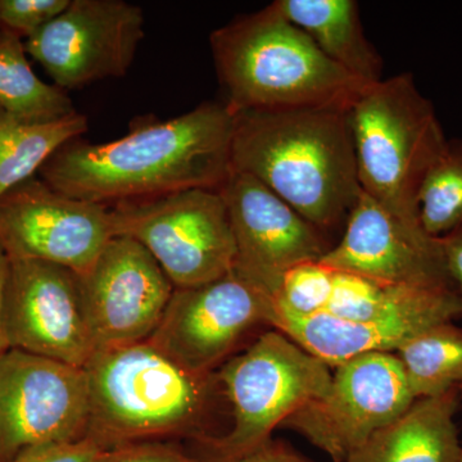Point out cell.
Masks as SVG:
<instances>
[{"mask_svg": "<svg viewBox=\"0 0 462 462\" xmlns=\"http://www.w3.org/2000/svg\"><path fill=\"white\" fill-rule=\"evenodd\" d=\"M236 462H310L305 457L294 452L293 449L288 448V446L282 443L269 442L264 443L256 451L245 455V457L239 458Z\"/></svg>", "mask_w": 462, "mask_h": 462, "instance_id": "cell-30", "label": "cell"}, {"mask_svg": "<svg viewBox=\"0 0 462 462\" xmlns=\"http://www.w3.org/2000/svg\"><path fill=\"white\" fill-rule=\"evenodd\" d=\"M320 261L340 272L401 287H454L440 239L364 191L346 218L342 239Z\"/></svg>", "mask_w": 462, "mask_h": 462, "instance_id": "cell-16", "label": "cell"}, {"mask_svg": "<svg viewBox=\"0 0 462 462\" xmlns=\"http://www.w3.org/2000/svg\"><path fill=\"white\" fill-rule=\"evenodd\" d=\"M103 451L105 448L88 436L74 442L32 447L8 462H96Z\"/></svg>", "mask_w": 462, "mask_h": 462, "instance_id": "cell-27", "label": "cell"}, {"mask_svg": "<svg viewBox=\"0 0 462 462\" xmlns=\"http://www.w3.org/2000/svg\"><path fill=\"white\" fill-rule=\"evenodd\" d=\"M330 366L279 330L267 331L220 373L233 410V428L215 443L236 462L269 442L279 425L316 398L331 382Z\"/></svg>", "mask_w": 462, "mask_h": 462, "instance_id": "cell-6", "label": "cell"}, {"mask_svg": "<svg viewBox=\"0 0 462 462\" xmlns=\"http://www.w3.org/2000/svg\"><path fill=\"white\" fill-rule=\"evenodd\" d=\"M0 107L26 123H51L78 112L65 90L32 71L25 42L5 32H0Z\"/></svg>", "mask_w": 462, "mask_h": 462, "instance_id": "cell-21", "label": "cell"}, {"mask_svg": "<svg viewBox=\"0 0 462 462\" xmlns=\"http://www.w3.org/2000/svg\"><path fill=\"white\" fill-rule=\"evenodd\" d=\"M273 312L272 296L234 269L199 287L175 288L147 342L188 372L208 375L247 331L270 325Z\"/></svg>", "mask_w": 462, "mask_h": 462, "instance_id": "cell-11", "label": "cell"}, {"mask_svg": "<svg viewBox=\"0 0 462 462\" xmlns=\"http://www.w3.org/2000/svg\"><path fill=\"white\" fill-rule=\"evenodd\" d=\"M5 322L11 348L76 367L96 352L78 275L60 264L9 258Z\"/></svg>", "mask_w": 462, "mask_h": 462, "instance_id": "cell-14", "label": "cell"}, {"mask_svg": "<svg viewBox=\"0 0 462 462\" xmlns=\"http://www.w3.org/2000/svg\"><path fill=\"white\" fill-rule=\"evenodd\" d=\"M458 388L420 398L402 416L376 431L345 462H461L455 413Z\"/></svg>", "mask_w": 462, "mask_h": 462, "instance_id": "cell-18", "label": "cell"}, {"mask_svg": "<svg viewBox=\"0 0 462 462\" xmlns=\"http://www.w3.org/2000/svg\"><path fill=\"white\" fill-rule=\"evenodd\" d=\"M419 221L440 239L462 230V141H447L428 170L418 196Z\"/></svg>", "mask_w": 462, "mask_h": 462, "instance_id": "cell-24", "label": "cell"}, {"mask_svg": "<svg viewBox=\"0 0 462 462\" xmlns=\"http://www.w3.org/2000/svg\"><path fill=\"white\" fill-rule=\"evenodd\" d=\"M84 369L88 436L105 449L184 431L205 410L208 375L188 372L151 343L96 351Z\"/></svg>", "mask_w": 462, "mask_h": 462, "instance_id": "cell-5", "label": "cell"}, {"mask_svg": "<svg viewBox=\"0 0 462 462\" xmlns=\"http://www.w3.org/2000/svg\"><path fill=\"white\" fill-rule=\"evenodd\" d=\"M115 236L136 240L175 288H193L236 269V245L220 191L188 189L112 207Z\"/></svg>", "mask_w": 462, "mask_h": 462, "instance_id": "cell-7", "label": "cell"}, {"mask_svg": "<svg viewBox=\"0 0 462 462\" xmlns=\"http://www.w3.org/2000/svg\"><path fill=\"white\" fill-rule=\"evenodd\" d=\"M396 355L416 400L442 396L462 383V329L454 321L422 331Z\"/></svg>", "mask_w": 462, "mask_h": 462, "instance_id": "cell-22", "label": "cell"}, {"mask_svg": "<svg viewBox=\"0 0 462 462\" xmlns=\"http://www.w3.org/2000/svg\"><path fill=\"white\" fill-rule=\"evenodd\" d=\"M8 273L9 257L5 254V248L0 245V356L11 349L7 334V322H5V291H7Z\"/></svg>", "mask_w": 462, "mask_h": 462, "instance_id": "cell-31", "label": "cell"}, {"mask_svg": "<svg viewBox=\"0 0 462 462\" xmlns=\"http://www.w3.org/2000/svg\"><path fill=\"white\" fill-rule=\"evenodd\" d=\"M462 318V298L454 287L436 289L419 302L367 321L327 315L297 316L273 307L270 325L329 366L367 354H396L422 331Z\"/></svg>", "mask_w": 462, "mask_h": 462, "instance_id": "cell-17", "label": "cell"}, {"mask_svg": "<svg viewBox=\"0 0 462 462\" xmlns=\"http://www.w3.org/2000/svg\"><path fill=\"white\" fill-rule=\"evenodd\" d=\"M273 5L340 69L369 85L383 80L382 58L365 35L354 0H276Z\"/></svg>", "mask_w": 462, "mask_h": 462, "instance_id": "cell-19", "label": "cell"}, {"mask_svg": "<svg viewBox=\"0 0 462 462\" xmlns=\"http://www.w3.org/2000/svg\"><path fill=\"white\" fill-rule=\"evenodd\" d=\"M233 133L226 105L206 102L170 120L135 121L116 141L75 139L39 173L58 193L106 206L197 188L218 190L233 170Z\"/></svg>", "mask_w": 462, "mask_h": 462, "instance_id": "cell-1", "label": "cell"}, {"mask_svg": "<svg viewBox=\"0 0 462 462\" xmlns=\"http://www.w3.org/2000/svg\"><path fill=\"white\" fill-rule=\"evenodd\" d=\"M447 273L462 298V230L440 238Z\"/></svg>", "mask_w": 462, "mask_h": 462, "instance_id": "cell-29", "label": "cell"}, {"mask_svg": "<svg viewBox=\"0 0 462 462\" xmlns=\"http://www.w3.org/2000/svg\"><path fill=\"white\" fill-rule=\"evenodd\" d=\"M415 401L396 354L361 355L336 366L324 396L282 425L302 434L334 461L345 462Z\"/></svg>", "mask_w": 462, "mask_h": 462, "instance_id": "cell-9", "label": "cell"}, {"mask_svg": "<svg viewBox=\"0 0 462 462\" xmlns=\"http://www.w3.org/2000/svg\"><path fill=\"white\" fill-rule=\"evenodd\" d=\"M96 462H199L162 445L139 443L105 449Z\"/></svg>", "mask_w": 462, "mask_h": 462, "instance_id": "cell-28", "label": "cell"}, {"mask_svg": "<svg viewBox=\"0 0 462 462\" xmlns=\"http://www.w3.org/2000/svg\"><path fill=\"white\" fill-rule=\"evenodd\" d=\"M458 391H461V393H462V383L460 385H458Z\"/></svg>", "mask_w": 462, "mask_h": 462, "instance_id": "cell-32", "label": "cell"}, {"mask_svg": "<svg viewBox=\"0 0 462 462\" xmlns=\"http://www.w3.org/2000/svg\"><path fill=\"white\" fill-rule=\"evenodd\" d=\"M89 421L84 367L16 348L0 356V462L88 437Z\"/></svg>", "mask_w": 462, "mask_h": 462, "instance_id": "cell-8", "label": "cell"}, {"mask_svg": "<svg viewBox=\"0 0 462 462\" xmlns=\"http://www.w3.org/2000/svg\"><path fill=\"white\" fill-rule=\"evenodd\" d=\"M361 189L410 223L419 190L447 144L436 109L401 74L370 85L346 112Z\"/></svg>", "mask_w": 462, "mask_h": 462, "instance_id": "cell-4", "label": "cell"}, {"mask_svg": "<svg viewBox=\"0 0 462 462\" xmlns=\"http://www.w3.org/2000/svg\"><path fill=\"white\" fill-rule=\"evenodd\" d=\"M69 5V0H0V32L25 42Z\"/></svg>", "mask_w": 462, "mask_h": 462, "instance_id": "cell-26", "label": "cell"}, {"mask_svg": "<svg viewBox=\"0 0 462 462\" xmlns=\"http://www.w3.org/2000/svg\"><path fill=\"white\" fill-rule=\"evenodd\" d=\"M333 273L320 260L298 264L282 276L272 297L273 307L297 316L320 314L329 296Z\"/></svg>", "mask_w": 462, "mask_h": 462, "instance_id": "cell-25", "label": "cell"}, {"mask_svg": "<svg viewBox=\"0 0 462 462\" xmlns=\"http://www.w3.org/2000/svg\"><path fill=\"white\" fill-rule=\"evenodd\" d=\"M143 9L125 0H69L25 42L26 53L62 90L124 78L144 39Z\"/></svg>", "mask_w": 462, "mask_h": 462, "instance_id": "cell-10", "label": "cell"}, {"mask_svg": "<svg viewBox=\"0 0 462 462\" xmlns=\"http://www.w3.org/2000/svg\"><path fill=\"white\" fill-rule=\"evenodd\" d=\"M81 306L96 351L147 342L175 287L136 240L115 236L83 275Z\"/></svg>", "mask_w": 462, "mask_h": 462, "instance_id": "cell-13", "label": "cell"}, {"mask_svg": "<svg viewBox=\"0 0 462 462\" xmlns=\"http://www.w3.org/2000/svg\"><path fill=\"white\" fill-rule=\"evenodd\" d=\"M346 112L234 115L231 169L248 173L319 230L346 221L363 189Z\"/></svg>", "mask_w": 462, "mask_h": 462, "instance_id": "cell-2", "label": "cell"}, {"mask_svg": "<svg viewBox=\"0 0 462 462\" xmlns=\"http://www.w3.org/2000/svg\"><path fill=\"white\" fill-rule=\"evenodd\" d=\"M209 41L226 93L225 105L233 115L316 108L348 111L370 87L325 57L273 3L215 30Z\"/></svg>", "mask_w": 462, "mask_h": 462, "instance_id": "cell-3", "label": "cell"}, {"mask_svg": "<svg viewBox=\"0 0 462 462\" xmlns=\"http://www.w3.org/2000/svg\"><path fill=\"white\" fill-rule=\"evenodd\" d=\"M333 269V267H331ZM329 296L320 314L345 321L384 318L419 302L436 289L401 287L333 269Z\"/></svg>", "mask_w": 462, "mask_h": 462, "instance_id": "cell-23", "label": "cell"}, {"mask_svg": "<svg viewBox=\"0 0 462 462\" xmlns=\"http://www.w3.org/2000/svg\"><path fill=\"white\" fill-rule=\"evenodd\" d=\"M87 132V116L79 112L51 123H26L0 107V199Z\"/></svg>", "mask_w": 462, "mask_h": 462, "instance_id": "cell-20", "label": "cell"}, {"mask_svg": "<svg viewBox=\"0 0 462 462\" xmlns=\"http://www.w3.org/2000/svg\"><path fill=\"white\" fill-rule=\"evenodd\" d=\"M114 236L112 208L32 178L0 199V245L9 258L60 264L83 275Z\"/></svg>", "mask_w": 462, "mask_h": 462, "instance_id": "cell-12", "label": "cell"}, {"mask_svg": "<svg viewBox=\"0 0 462 462\" xmlns=\"http://www.w3.org/2000/svg\"><path fill=\"white\" fill-rule=\"evenodd\" d=\"M461 462H462V456H461Z\"/></svg>", "mask_w": 462, "mask_h": 462, "instance_id": "cell-33", "label": "cell"}, {"mask_svg": "<svg viewBox=\"0 0 462 462\" xmlns=\"http://www.w3.org/2000/svg\"><path fill=\"white\" fill-rule=\"evenodd\" d=\"M218 191L236 239V270L270 296L289 270L327 254L320 230L248 173L231 170Z\"/></svg>", "mask_w": 462, "mask_h": 462, "instance_id": "cell-15", "label": "cell"}]
</instances>
